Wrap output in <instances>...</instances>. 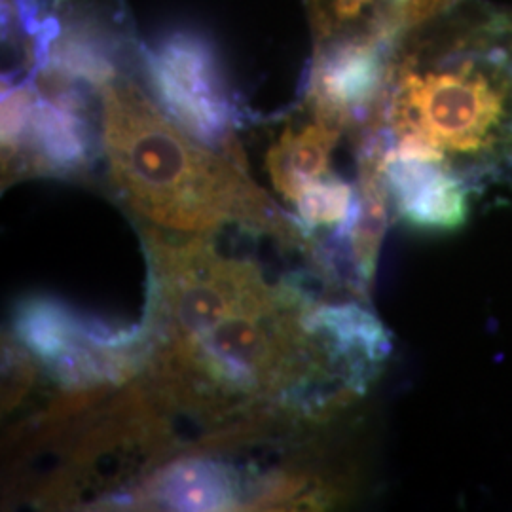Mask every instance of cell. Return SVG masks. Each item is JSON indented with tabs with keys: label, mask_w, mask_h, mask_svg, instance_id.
Wrapping results in <instances>:
<instances>
[{
	"label": "cell",
	"mask_w": 512,
	"mask_h": 512,
	"mask_svg": "<svg viewBox=\"0 0 512 512\" xmlns=\"http://www.w3.org/2000/svg\"><path fill=\"white\" fill-rule=\"evenodd\" d=\"M385 107L389 147L437 162L467 188L512 167V52L486 29L433 67H401Z\"/></svg>",
	"instance_id": "cell-3"
},
{
	"label": "cell",
	"mask_w": 512,
	"mask_h": 512,
	"mask_svg": "<svg viewBox=\"0 0 512 512\" xmlns=\"http://www.w3.org/2000/svg\"><path fill=\"white\" fill-rule=\"evenodd\" d=\"M384 37H357L330 46L311 74L315 118L344 128L374 105L387 84Z\"/></svg>",
	"instance_id": "cell-6"
},
{
	"label": "cell",
	"mask_w": 512,
	"mask_h": 512,
	"mask_svg": "<svg viewBox=\"0 0 512 512\" xmlns=\"http://www.w3.org/2000/svg\"><path fill=\"white\" fill-rule=\"evenodd\" d=\"M37 171H80L92 156V133L80 99L65 86L55 95L35 93L18 137L6 145Z\"/></svg>",
	"instance_id": "cell-8"
},
{
	"label": "cell",
	"mask_w": 512,
	"mask_h": 512,
	"mask_svg": "<svg viewBox=\"0 0 512 512\" xmlns=\"http://www.w3.org/2000/svg\"><path fill=\"white\" fill-rule=\"evenodd\" d=\"M103 145L129 205L179 232L270 219L266 196L236 162L203 147L131 82L103 86Z\"/></svg>",
	"instance_id": "cell-2"
},
{
	"label": "cell",
	"mask_w": 512,
	"mask_h": 512,
	"mask_svg": "<svg viewBox=\"0 0 512 512\" xmlns=\"http://www.w3.org/2000/svg\"><path fill=\"white\" fill-rule=\"evenodd\" d=\"M450 2L452 0H395L391 31L420 25L423 21L437 16L440 10L448 8Z\"/></svg>",
	"instance_id": "cell-12"
},
{
	"label": "cell",
	"mask_w": 512,
	"mask_h": 512,
	"mask_svg": "<svg viewBox=\"0 0 512 512\" xmlns=\"http://www.w3.org/2000/svg\"><path fill=\"white\" fill-rule=\"evenodd\" d=\"M342 128L315 118L304 128H287L266 156L275 190L289 202L329 175V160Z\"/></svg>",
	"instance_id": "cell-9"
},
{
	"label": "cell",
	"mask_w": 512,
	"mask_h": 512,
	"mask_svg": "<svg viewBox=\"0 0 512 512\" xmlns=\"http://www.w3.org/2000/svg\"><path fill=\"white\" fill-rule=\"evenodd\" d=\"M294 203L304 230L327 226L351 236L361 213V196L357 198L349 184L332 175L308 186Z\"/></svg>",
	"instance_id": "cell-11"
},
{
	"label": "cell",
	"mask_w": 512,
	"mask_h": 512,
	"mask_svg": "<svg viewBox=\"0 0 512 512\" xmlns=\"http://www.w3.org/2000/svg\"><path fill=\"white\" fill-rule=\"evenodd\" d=\"M21 342L71 385L99 384L118 378L129 365V346L139 338L131 330L90 325L52 300L27 302L18 317Z\"/></svg>",
	"instance_id": "cell-5"
},
{
	"label": "cell",
	"mask_w": 512,
	"mask_h": 512,
	"mask_svg": "<svg viewBox=\"0 0 512 512\" xmlns=\"http://www.w3.org/2000/svg\"><path fill=\"white\" fill-rule=\"evenodd\" d=\"M154 499L175 511H230L238 503L234 478L209 459H186L165 469L152 486Z\"/></svg>",
	"instance_id": "cell-10"
},
{
	"label": "cell",
	"mask_w": 512,
	"mask_h": 512,
	"mask_svg": "<svg viewBox=\"0 0 512 512\" xmlns=\"http://www.w3.org/2000/svg\"><path fill=\"white\" fill-rule=\"evenodd\" d=\"M382 171L389 200L412 226L452 230L465 220L469 188L437 162L387 147Z\"/></svg>",
	"instance_id": "cell-7"
},
{
	"label": "cell",
	"mask_w": 512,
	"mask_h": 512,
	"mask_svg": "<svg viewBox=\"0 0 512 512\" xmlns=\"http://www.w3.org/2000/svg\"><path fill=\"white\" fill-rule=\"evenodd\" d=\"M156 325L167 384L217 412L251 406L319 378L359 389L370 378L310 310L272 291L251 264L203 239L152 245Z\"/></svg>",
	"instance_id": "cell-1"
},
{
	"label": "cell",
	"mask_w": 512,
	"mask_h": 512,
	"mask_svg": "<svg viewBox=\"0 0 512 512\" xmlns=\"http://www.w3.org/2000/svg\"><path fill=\"white\" fill-rule=\"evenodd\" d=\"M372 0H330L336 18L353 19L357 18Z\"/></svg>",
	"instance_id": "cell-13"
},
{
	"label": "cell",
	"mask_w": 512,
	"mask_h": 512,
	"mask_svg": "<svg viewBox=\"0 0 512 512\" xmlns=\"http://www.w3.org/2000/svg\"><path fill=\"white\" fill-rule=\"evenodd\" d=\"M160 109L209 147L226 145L236 109L217 48L198 31H171L143 50Z\"/></svg>",
	"instance_id": "cell-4"
}]
</instances>
